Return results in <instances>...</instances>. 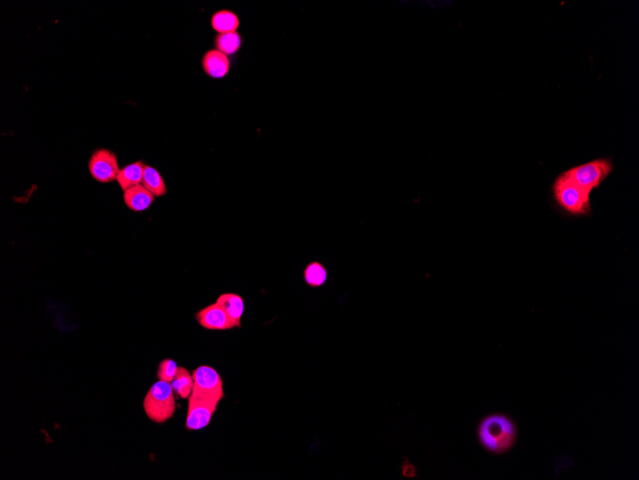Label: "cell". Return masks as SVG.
<instances>
[{
	"label": "cell",
	"instance_id": "1",
	"mask_svg": "<svg viewBox=\"0 0 639 480\" xmlns=\"http://www.w3.org/2000/svg\"><path fill=\"white\" fill-rule=\"evenodd\" d=\"M518 438L517 425L509 416L493 413L485 416L477 427V439L485 451L502 454L514 447Z\"/></svg>",
	"mask_w": 639,
	"mask_h": 480
},
{
	"label": "cell",
	"instance_id": "2",
	"mask_svg": "<svg viewBox=\"0 0 639 480\" xmlns=\"http://www.w3.org/2000/svg\"><path fill=\"white\" fill-rule=\"evenodd\" d=\"M554 201L557 206L572 217H585L591 214V193L579 186L564 173L553 184Z\"/></svg>",
	"mask_w": 639,
	"mask_h": 480
},
{
	"label": "cell",
	"instance_id": "3",
	"mask_svg": "<svg viewBox=\"0 0 639 480\" xmlns=\"http://www.w3.org/2000/svg\"><path fill=\"white\" fill-rule=\"evenodd\" d=\"M145 413L150 421L164 424L176 411L174 392L170 383L159 381L150 387L143 402Z\"/></svg>",
	"mask_w": 639,
	"mask_h": 480
},
{
	"label": "cell",
	"instance_id": "4",
	"mask_svg": "<svg viewBox=\"0 0 639 480\" xmlns=\"http://www.w3.org/2000/svg\"><path fill=\"white\" fill-rule=\"evenodd\" d=\"M613 162L609 158H599L584 164L575 166L570 170L562 172L565 176L572 179L583 189L592 193L599 188L613 172Z\"/></svg>",
	"mask_w": 639,
	"mask_h": 480
},
{
	"label": "cell",
	"instance_id": "5",
	"mask_svg": "<svg viewBox=\"0 0 639 480\" xmlns=\"http://www.w3.org/2000/svg\"><path fill=\"white\" fill-rule=\"evenodd\" d=\"M221 400L222 399L218 397L192 394L189 397V406L186 419L187 430H199L206 428L211 422Z\"/></svg>",
	"mask_w": 639,
	"mask_h": 480
},
{
	"label": "cell",
	"instance_id": "6",
	"mask_svg": "<svg viewBox=\"0 0 639 480\" xmlns=\"http://www.w3.org/2000/svg\"><path fill=\"white\" fill-rule=\"evenodd\" d=\"M89 169L93 179L102 184L116 181L120 171L116 155L108 149H98L93 152Z\"/></svg>",
	"mask_w": 639,
	"mask_h": 480
},
{
	"label": "cell",
	"instance_id": "7",
	"mask_svg": "<svg viewBox=\"0 0 639 480\" xmlns=\"http://www.w3.org/2000/svg\"><path fill=\"white\" fill-rule=\"evenodd\" d=\"M193 394L223 399V381L217 370L208 365H201L193 372Z\"/></svg>",
	"mask_w": 639,
	"mask_h": 480
},
{
	"label": "cell",
	"instance_id": "8",
	"mask_svg": "<svg viewBox=\"0 0 639 480\" xmlns=\"http://www.w3.org/2000/svg\"><path fill=\"white\" fill-rule=\"evenodd\" d=\"M196 320L201 327L213 331H226L237 328L225 311L215 302L196 313Z\"/></svg>",
	"mask_w": 639,
	"mask_h": 480
},
{
	"label": "cell",
	"instance_id": "9",
	"mask_svg": "<svg viewBox=\"0 0 639 480\" xmlns=\"http://www.w3.org/2000/svg\"><path fill=\"white\" fill-rule=\"evenodd\" d=\"M202 67L210 77L222 79L226 77L230 71V59L217 49H211L204 54Z\"/></svg>",
	"mask_w": 639,
	"mask_h": 480
},
{
	"label": "cell",
	"instance_id": "10",
	"mask_svg": "<svg viewBox=\"0 0 639 480\" xmlns=\"http://www.w3.org/2000/svg\"><path fill=\"white\" fill-rule=\"evenodd\" d=\"M155 197L142 184L135 185L124 191L125 206L135 212H143L152 206Z\"/></svg>",
	"mask_w": 639,
	"mask_h": 480
},
{
	"label": "cell",
	"instance_id": "11",
	"mask_svg": "<svg viewBox=\"0 0 639 480\" xmlns=\"http://www.w3.org/2000/svg\"><path fill=\"white\" fill-rule=\"evenodd\" d=\"M217 303L225 311L236 327L242 325V318L245 309L244 300L242 296L237 294H223L218 296Z\"/></svg>",
	"mask_w": 639,
	"mask_h": 480
},
{
	"label": "cell",
	"instance_id": "12",
	"mask_svg": "<svg viewBox=\"0 0 639 480\" xmlns=\"http://www.w3.org/2000/svg\"><path fill=\"white\" fill-rule=\"evenodd\" d=\"M145 165L146 164H144L143 162L139 160V162L130 163L124 168L120 169L116 179L120 187L125 191L128 188L135 186V185L142 184Z\"/></svg>",
	"mask_w": 639,
	"mask_h": 480
},
{
	"label": "cell",
	"instance_id": "13",
	"mask_svg": "<svg viewBox=\"0 0 639 480\" xmlns=\"http://www.w3.org/2000/svg\"><path fill=\"white\" fill-rule=\"evenodd\" d=\"M213 29L218 34L237 32L239 27V16L230 10H220L212 16Z\"/></svg>",
	"mask_w": 639,
	"mask_h": 480
},
{
	"label": "cell",
	"instance_id": "14",
	"mask_svg": "<svg viewBox=\"0 0 639 480\" xmlns=\"http://www.w3.org/2000/svg\"><path fill=\"white\" fill-rule=\"evenodd\" d=\"M142 185L154 197H163L166 194V186L160 172L152 166L145 165Z\"/></svg>",
	"mask_w": 639,
	"mask_h": 480
},
{
	"label": "cell",
	"instance_id": "15",
	"mask_svg": "<svg viewBox=\"0 0 639 480\" xmlns=\"http://www.w3.org/2000/svg\"><path fill=\"white\" fill-rule=\"evenodd\" d=\"M242 45V38L237 31L218 34L215 40V49L228 57L237 54Z\"/></svg>",
	"mask_w": 639,
	"mask_h": 480
},
{
	"label": "cell",
	"instance_id": "16",
	"mask_svg": "<svg viewBox=\"0 0 639 480\" xmlns=\"http://www.w3.org/2000/svg\"><path fill=\"white\" fill-rule=\"evenodd\" d=\"M174 392L182 399H189L193 394V375L185 367H179L176 377L171 383Z\"/></svg>",
	"mask_w": 639,
	"mask_h": 480
},
{
	"label": "cell",
	"instance_id": "17",
	"mask_svg": "<svg viewBox=\"0 0 639 480\" xmlns=\"http://www.w3.org/2000/svg\"><path fill=\"white\" fill-rule=\"evenodd\" d=\"M327 277H329L327 269L320 262H311L304 269L305 282L311 288L322 287L326 284Z\"/></svg>",
	"mask_w": 639,
	"mask_h": 480
},
{
	"label": "cell",
	"instance_id": "18",
	"mask_svg": "<svg viewBox=\"0 0 639 480\" xmlns=\"http://www.w3.org/2000/svg\"><path fill=\"white\" fill-rule=\"evenodd\" d=\"M179 367L176 362L173 359H166L160 362L158 367L157 377L159 381H166V383H171L174 377H176Z\"/></svg>",
	"mask_w": 639,
	"mask_h": 480
},
{
	"label": "cell",
	"instance_id": "19",
	"mask_svg": "<svg viewBox=\"0 0 639 480\" xmlns=\"http://www.w3.org/2000/svg\"><path fill=\"white\" fill-rule=\"evenodd\" d=\"M401 476L405 479H414L417 476V468L412 464L408 457H403V462L400 466Z\"/></svg>",
	"mask_w": 639,
	"mask_h": 480
}]
</instances>
